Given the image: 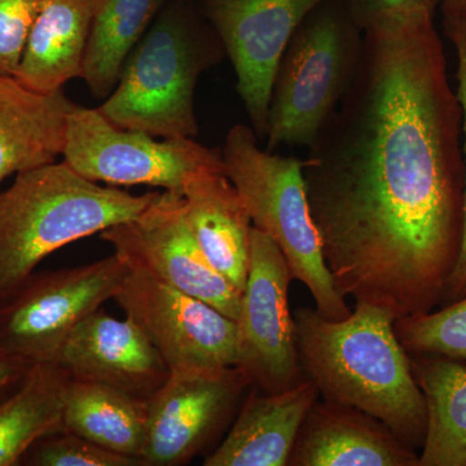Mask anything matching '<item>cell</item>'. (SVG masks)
<instances>
[{
	"instance_id": "obj_1",
	"label": "cell",
	"mask_w": 466,
	"mask_h": 466,
	"mask_svg": "<svg viewBox=\"0 0 466 466\" xmlns=\"http://www.w3.org/2000/svg\"><path fill=\"white\" fill-rule=\"evenodd\" d=\"M461 133L433 15L373 20L354 81L303 159L309 213L342 297L395 320L441 305L464 228Z\"/></svg>"
},
{
	"instance_id": "obj_2",
	"label": "cell",
	"mask_w": 466,
	"mask_h": 466,
	"mask_svg": "<svg viewBox=\"0 0 466 466\" xmlns=\"http://www.w3.org/2000/svg\"><path fill=\"white\" fill-rule=\"evenodd\" d=\"M303 373L325 400L375 417L412 450L424 446L428 407L388 309L355 302L348 318L294 311Z\"/></svg>"
},
{
	"instance_id": "obj_3",
	"label": "cell",
	"mask_w": 466,
	"mask_h": 466,
	"mask_svg": "<svg viewBox=\"0 0 466 466\" xmlns=\"http://www.w3.org/2000/svg\"><path fill=\"white\" fill-rule=\"evenodd\" d=\"M158 195L101 187L66 161L17 174L0 193V308L54 251L135 219Z\"/></svg>"
},
{
	"instance_id": "obj_4",
	"label": "cell",
	"mask_w": 466,
	"mask_h": 466,
	"mask_svg": "<svg viewBox=\"0 0 466 466\" xmlns=\"http://www.w3.org/2000/svg\"><path fill=\"white\" fill-rule=\"evenodd\" d=\"M225 55L210 24L204 25L173 3L162 8L135 46L115 90L97 109L122 128L164 139L195 137L198 78Z\"/></svg>"
},
{
	"instance_id": "obj_5",
	"label": "cell",
	"mask_w": 466,
	"mask_h": 466,
	"mask_svg": "<svg viewBox=\"0 0 466 466\" xmlns=\"http://www.w3.org/2000/svg\"><path fill=\"white\" fill-rule=\"evenodd\" d=\"M251 126L238 124L222 147L225 174L241 196L251 223L278 245L293 280L308 288L325 318L351 314L325 263L320 236L309 213L303 159L260 149Z\"/></svg>"
},
{
	"instance_id": "obj_6",
	"label": "cell",
	"mask_w": 466,
	"mask_h": 466,
	"mask_svg": "<svg viewBox=\"0 0 466 466\" xmlns=\"http://www.w3.org/2000/svg\"><path fill=\"white\" fill-rule=\"evenodd\" d=\"M363 36L346 0H327L302 21L276 72L266 150L314 144L354 81Z\"/></svg>"
},
{
	"instance_id": "obj_7",
	"label": "cell",
	"mask_w": 466,
	"mask_h": 466,
	"mask_svg": "<svg viewBox=\"0 0 466 466\" xmlns=\"http://www.w3.org/2000/svg\"><path fill=\"white\" fill-rule=\"evenodd\" d=\"M63 157L91 182L158 187L177 195L198 171L225 170L222 149L202 146L195 137L157 142L144 131L112 124L99 109L79 106L67 116Z\"/></svg>"
},
{
	"instance_id": "obj_8",
	"label": "cell",
	"mask_w": 466,
	"mask_h": 466,
	"mask_svg": "<svg viewBox=\"0 0 466 466\" xmlns=\"http://www.w3.org/2000/svg\"><path fill=\"white\" fill-rule=\"evenodd\" d=\"M128 272L113 254L90 265L34 274L0 308V349L29 363L54 361L76 325L115 299Z\"/></svg>"
},
{
	"instance_id": "obj_9",
	"label": "cell",
	"mask_w": 466,
	"mask_h": 466,
	"mask_svg": "<svg viewBox=\"0 0 466 466\" xmlns=\"http://www.w3.org/2000/svg\"><path fill=\"white\" fill-rule=\"evenodd\" d=\"M293 280L287 259L268 236L253 226L249 268L238 320V364L251 388L279 392L306 379L289 309Z\"/></svg>"
},
{
	"instance_id": "obj_10",
	"label": "cell",
	"mask_w": 466,
	"mask_h": 466,
	"mask_svg": "<svg viewBox=\"0 0 466 466\" xmlns=\"http://www.w3.org/2000/svg\"><path fill=\"white\" fill-rule=\"evenodd\" d=\"M149 337L170 372L238 364V325L146 269L130 268L115 299Z\"/></svg>"
},
{
	"instance_id": "obj_11",
	"label": "cell",
	"mask_w": 466,
	"mask_h": 466,
	"mask_svg": "<svg viewBox=\"0 0 466 466\" xmlns=\"http://www.w3.org/2000/svg\"><path fill=\"white\" fill-rule=\"evenodd\" d=\"M130 268L146 269L238 320L242 291L211 265L196 241L183 195L159 192L139 217L100 232Z\"/></svg>"
},
{
	"instance_id": "obj_12",
	"label": "cell",
	"mask_w": 466,
	"mask_h": 466,
	"mask_svg": "<svg viewBox=\"0 0 466 466\" xmlns=\"http://www.w3.org/2000/svg\"><path fill=\"white\" fill-rule=\"evenodd\" d=\"M327 0H201L236 75V91L259 140L266 139L279 64L302 21Z\"/></svg>"
},
{
	"instance_id": "obj_13",
	"label": "cell",
	"mask_w": 466,
	"mask_h": 466,
	"mask_svg": "<svg viewBox=\"0 0 466 466\" xmlns=\"http://www.w3.org/2000/svg\"><path fill=\"white\" fill-rule=\"evenodd\" d=\"M251 388L238 367L170 372L148 401L146 466L188 464L231 417Z\"/></svg>"
},
{
	"instance_id": "obj_14",
	"label": "cell",
	"mask_w": 466,
	"mask_h": 466,
	"mask_svg": "<svg viewBox=\"0 0 466 466\" xmlns=\"http://www.w3.org/2000/svg\"><path fill=\"white\" fill-rule=\"evenodd\" d=\"M54 361L72 380L103 383L146 401L170 376L167 361L142 328L103 309L76 325Z\"/></svg>"
},
{
	"instance_id": "obj_15",
	"label": "cell",
	"mask_w": 466,
	"mask_h": 466,
	"mask_svg": "<svg viewBox=\"0 0 466 466\" xmlns=\"http://www.w3.org/2000/svg\"><path fill=\"white\" fill-rule=\"evenodd\" d=\"M291 466H420V453L357 408L315 401L300 426Z\"/></svg>"
},
{
	"instance_id": "obj_16",
	"label": "cell",
	"mask_w": 466,
	"mask_h": 466,
	"mask_svg": "<svg viewBox=\"0 0 466 466\" xmlns=\"http://www.w3.org/2000/svg\"><path fill=\"white\" fill-rule=\"evenodd\" d=\"M319 395L317 385L308 377L293 388L272 394L253 388L225 441L205 459L204 465H289L300 426Z\"/></svg>"
},
{
	"instance_id": "obj_17",
	"label": "cell",
	"mask_w": 466,
	"mask_h": 466,
	"mask_svg": "<svg viewBox=\"0 0 466 466\" xmlns=\"http://www.w3.org/2000/svg\"><path fill=\"white\" fill-rule=\"evenodd\" d=\"M183 198L187 222L208 262L244 290L253 223L238 189L225 170L204 168L184 184Z\"/></svg>"
},
{
	"instance_id": "obj_18",
	"label": "cell",
	"mask_w": 466,
	"mask_h": 466,
	"mask_svg": "<svg viewBox=\"0 0 466 466\" xmlns=\"http://www.w3.org/2000/svg\"><path fill=\"white\" fill-rule=\"evenodd\" d=\"M76 104L63 90L41 94L0 75V183L12 174L56 161Z\"/></svg>"
},
{
	"instance_id": "obj_19",
	"label": "cell",
	"mask_w": 466,
	"mask_h": 466,
	"mask_svg": "<svg viewBox=\"0 0 466 466\" xmlns=\"http://www.w3.org/2000/svg\"><path fill=\"white\" fill-rule=\"evenodd\" d=\"M97 0H42L15 78L51 94L82 78Z\"/></svg>"
},
{
	"instance_id": "obj_20",
	"label": "cell",
	"mask_w": 466,
	"mask_h": 466,
	"mask_svg": "<svg viewBox=\"0 0 466 466\" xmlns=\"http://www.w3.org/2000/svg\"><path fill=\"white\" fill-rule=\"evenodd\" d=\"M69 381L55 361H38L0 400V466L20 465L36 441L63 431Z\"/></svg>"
},
{
	"instance_id": "obj_21",
	"label": "cell",
	"mask_w": 466,
	"mask_h": 466,
	"mask_svg": "<svg viewBox=\"0 0 466 466\" xmlns=\"http://www.w3.org/2000/svg\"><path fill=\"white\" fill-rule=\"evenodd\" d=\"M147 424L148 401L103 383L72 379L67 383L64 404L66 431L113 452L142 460Z\"/></svg>"
},
{
	"instance_id": "obj_22",
	"label": "cell",
	"mask_w": 466,
	"mask_h": 466,
	"mask_svg": "<svg viewBox=\"0 0 466 466\" xmlns=\"http://www.w3.org/2000/svg\"><path fill=\"white\" fill-rule=\"evenodd\" d=\"M412 355L413 375L428 407L420 466H466V364Z\"/></svg>"
},
{
	"instance_id": "obj_23",
	"label": "cell",
	"mask_w": 466,
	"mask_h": 466,
	"mask_svg": "<svg viewBox=\"0 0 466 466\" xmlns=\"http://www.w3.org/2000/svg\"><path fill=\"white\" fill-rule=\"evenodd\" d=\"M167 0H97L82 78L96 99H106L122 67Z\"/></svg>"
},
{
	"instance_id": "obj_24",
	"label": "cell",
	"mask_w": 466,
	"mask_h": 466,
	"mask_svg": "<svg viewBox=\"0 0 466 466\" xmlns=\"http://www.w3.org/2000/svg\"><path fill=\"white\" fill-rule=\"evenodd\" d=\"M394 329L408 354L434 355L466 364V296L438 311L397 319Z\"/></svg>"
},
{
	"instance_id": "obj_25",
	"label": "cell",
	"mask_w": 466,
	"mask_h": 466,
	"mask_svg": "<svg viewBox=\"0 0 466 466\" xmlns=\"http://www.w3.org/2000/svg\"><path fill=\"white\" fill-rule=\"evenodd\" d=\"M20 465L143 466L144 462L104 449L87 438L63 429L36 441L21 460Z\"/></svg>"
},
{
	"instance_id": "obj_26",
	"label": "cell",
	"mask_w": 466,
	"mask_h": 466,
	"mask_svg": "<svg viewBox=\"0 0 466 466\" xmlns=\"http://www.w3.org/2000/svg\"><path fill=\"white\" fill-rule=\"evenodd\" d=\"M443 29L447 38L458 55V92L456 96L461 106L462 133H464V228H462L461 249L458 262L447 281L441 305L446 306L466 296V18H443Z\"/></svg>"
},
{
	"instance_id": "obj_27",
	"label": "cell",
	"mask_w": 466,
	"mask_h": 466,
	"mask_svg": "<svg viewBox=\"0 0 466 466\" xmlns=\"http://www.w3.org/2000/svg\"><path fill=\"white\" fill-rule=\"evenodd\" d=\"M42 0H0V75H16Z\"/></svg>"
},
{
	"instance_id": "obj_28",
	"label": "cell",
	"mask_w": 466,
	"mask_h": 466,
	"mask_svg": "<svg viewBox=\"0 0 466 466\" xmlns=\"http://www.w3.org/2000/svg\"><path fill=\"white\" fill-rule=\"evenodd\" d=\"M441 0H346L350 14L361 29H366L373 20L394 12H426L435 15Z\"/></svg>"
},
{
	"instance_id": "obj_29",
	"label": "cell",
	"mask_w": 466,
	"mask_h": 466,
	"mask_svg": "<svg viewBox=\"0 0 466 466\" xmlns=\"http://www.w3.org/2000/svg\"><path fill=\"white\" fill-rule=\"evenodd\" d=\"M32 364L0 349V400L16 388Z\"/></svg>"
},
{
	"instance_id": "obj_30",
	"label": "cell",
	"mask_w": 466,
	"mask_h": 466,
	"mask_svg": "<svg viewBox=\"0 0 466 466\" xmlns=\"http://www.w3.org/2000/svg\"><path fill=\"white\" fill-rule=\"evenodd\" d=\"M443 18H466V0H441Z\"/></svg>"
}]
</instances>
